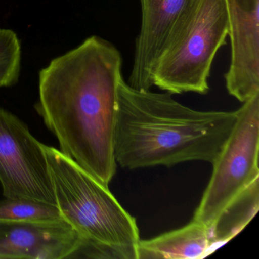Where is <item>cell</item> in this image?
Segmentation results:
<instances>
[{
  "mask_svg": "<svg viewBox=\"0 0 259 259\" xmlns=\"http://www.w3.org/2000/svg\"><path fill=\"white\" fill-rule=\"evenodd\" d=\"M237 119L234 112L198 111L171 94L139 90L121 80L118 92L114 154L130 169L213 163Z\"/></svg>",
  "mask_w": 259,
  "mask_h": 259,
  "instance_id": "7a4b0ae2",
  "label": "cell"
},
{
  "mask_svg": "<svg viewBox=\"0 0 259 259\" xmlns=\"http://www.w3.org/2000/svg\"><path fill=\"white\" fill-rule=\"evenodd\" d=\"M22 45L17 34L0 28V88L15 85L20 76Z\"/></svg>",
  "mask_w": 259,
  "mask_h": 259,
  "instance_id": "4fadbf2b",
  "label": "cell"
},
{
  "mask_svg": "<svg viewBox=\"0 0 259 259\" xmlns=\"http://www.w3.org/2000/svg\"><path fill=\"white\" fill-rule=\"evenodd\" d=\"M63 221L57 206L27 199L0 201V221L51 224Z\"/></svg>",
  "mask_w": 259,
  "mask_h": 259,
  "instance_id": "7c38bea8",
  "label": "cell"
},
{
  "mask_svg": "<svg viewBox=\"0 0 259 259\" xmlns=\"http://www.w3.org/2000/svg\"><path fill=\"white\" fill-rule=\"evenodd\" d=\"M81 239L66 221H0V259L72 258Z\"/></svg>",
  "mask_w": 259,
  "mask_h": 259,
  "instance_id": "9c48e42d",
  "label": "cell"
},
{
  "mask_svg": "<svg viewBox=\"0 0 259 259\" xmlns=\"http://www.w3.org/2000/svg\"><path fill=\"white\" fill-rule=\"evenodd\" d=\"M227 36L224 0H199L186 25L156 62L153 85L171 95H205L213 60Z\"/></svg>",
  "mask_w": 259,
  "mask_h": 259,
  "instance_id": "277c9868",
  "label": "cell"
},
{
  "mask_svg": "<svg viewBox=\"0 0 259 259\" xmlns=\"http://www.w3.org/2000/svg\"><path fill=\"white\" fill-rule=\"evenodd\" d=\"M199 0H141L142 22L136 39L130 86L150 90L156 62L195 10Z\"/></svg>",
  "mask_w": 259,
  "mask_h": 259,
  "instance_id": "52a82bcc",
  "label": "cell"
},
{
  "mask_svg": "<svg viewBox=\"0 0 259 259\" xmlns=\"http://www.w3.org/2000/svg\"><path fill=\"white\" fill-rule=\"evenodd\" d=\"M122 58L97 36L53 60L39 75L35 105L60 151L104 186L116 171L115 135Z\"/></svg>",
  "mask_w": 259,
  "mask_h": 259,
  "instance_id": "6da1fadb",
  "label": "cell"
},
{
  "mask_svg": "<svg viewBox=\"0 0 259 259\" xmlns=\"http://www.w3.org/2000/svg\"><path fill=\"white\" fill-rule=\"evenodd\" d=\"M211 252L210 229L192 220L178 230L139 241L137 259L201 258Z\"/></svg>",
  "mask_w": 259,
  "mask_h": 259,
  "instance_id": "30bf717a",
  "label": "cell"
},
{
  "mask_svg": "<svg viewBox=\"0 0 259 259\" xmlns=\"http://www.w3.org/2000/svg\"><path fill=\"white\" fill-rule=\"evenodd\" d=\"M0 183L10 199L56 205L46 157L28 125L0 108Z\"/></svg>",
  "mask_w": 259,
  "mask_h": 259,
  "instance_id": "8992f818",
  "label": "cell"
},
{
  "mask_svg": "<svg viewBox=\"0 0 259 259\" xmlns=\"http://www.w3.org/2000/svg\"><path fill=\"white\" fill-rule=\"evenodd\" d=\"M259 179L254 180L221 212L211 227V251L239 233L258 210Z\"/></svg>",
  "mask_w": 259,
  "mask_h": 259,
  "instance_id": "8fae6325",
  "label": "cell"
},
{
  "mask_svg": "<svg viewBox=\"0 0 259 259\" xmlns=\"http://www.w3.org/2000/svg\"><path fill=\"white\" fill-rule=\"evenodd\" d=\"M231 44L227 92L244 103L259 94V0H224Z\"/></svg>",
  "mask_w": 259,
  "mask_h": 259,
  "instance_id": "ba28073f",
  "label": "cell"
},
{
  "mask_svg": "<svg viewBox=\"0 0 259 259\" xmlns=\"http://www.w3.org/2000/svg\"><path fill=\"white\" fill-rule=\"evenodd\" d=\"M62 218L100 258L137 259L140 241L136 218L95 179L60 150L41 143Z\"/></svg>",
  "mask_w": 259,
  "mask_h": 259,
  "instance_id": "3957f363",
  "label": "cell"
},
{
  "mask_svg": "<svg viewBox=\"0 0 259 259\" xmlns=\"http://www.w3.org/2000/svg\"><path fill=\"white\" fill-rule=\"evenodd\" d=\"M237 119L212 163L213 172L193 221L210 227L225 207L259 179V94L236 110Z\"/></svg>",
  "mask_w": 259,
  "mask_h": 259,
  "instance_id": "5b68a950",
  "label": "cell"
}]
</instances>
